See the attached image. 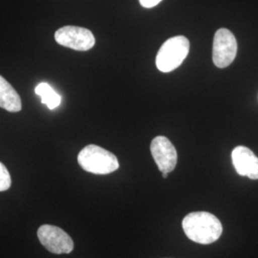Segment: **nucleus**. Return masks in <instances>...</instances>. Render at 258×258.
Here are the masks:
<instances>
[{
    "mask_svg": "<svg viewBox=\"0 0 258 258\" xmlns=\"http://www.w3.org/2000/svg\"><path fill=\"white\" fill-rule=\"evenodd\" d=\"M237 54V41L234 35L226 28L219 29L213 38L212 60L218 68H226L232 63Z\"/></svg>",
    "mask_w": 258,
    "mask_h": 258,
    "instance_id": "20e7f679",
    "label": "nucleus"
},
{
    "mask_svg": "<svg viewBox=\"0 0 258 258\" xmlns=\"http://www.w3.org/2000/svg\"><path fill=\"white\" fill-rule=\"evenodd\" d=\"M162 0H140V3L145 8H152L158 5Z\"/></svg>",
    "mask_w": 258,
    "mask_h": 258,
    "instance_id": "f8f14e48",
    "label": "nucleus"
},
{
    "mask_svg": "<svg viewBox=\"0 0 258 258\" xmlns=\"http://www.w3.org/2000/svg\"><path fill=\"white\" fill-rule=\"evenodd\" d=\"M232 164L236 172L251 180L258 179V158L249 148L239 146L231 152Z\"/></svg>",
    "mask_w": 258,
    "mask_h": 258,
    "instance_id": "6e6552de",
    "label": "nucleus"
},
{
    "mask_svg": "<svg viewBox=\"0 0 258 258\" xmlns=\"http://www.w3.org/2000/svg\"><path fill=\"white\" fill-rule=\"evenodd\" d=\"M182 226L189 239L202 245H209L217 241L223 231L220 220L207 212L188 213L183 219Z\"/></svg>",
    "mask_w": 258,
    "mask_h": 258,
    "instance_id": "f257e3e1",
    "label": "nucleus"
},
{
    "mask_svg": "<svg viewBox=\"0 0 258 258\" xmlns=\"http://www.w3.org/2000/svg\"><path fill=\"white\" fill-rule=\"evenodd\" d=\"M55 41L62 46L76 51H88L95 45L92 32L86 28L64 26L55 33Z\"/></svg>",
    "mask_w": 258,
    "mask_h": 258,
    "instance_id": "39448f33",
    "label": "nucleus"
},
{
    "mask_svg": "<svg viewBox=\"0 0 258 258\" xmlns=\"http://www.w3.org/2000/svg\"><path fill=\"white\" fill-rule=\"evenodd\" d=\"M78 163L85 171L93 174H109L119 168V161L110 151L89 145L78 155Z\"/></svg>",
    "mask_w": 258,
    "mask_h": 258,
    "instance_id": "f03ea898",
    "label": "nucleus"
},
{
    "mask_svg": "<svg viewBox=\"0 0 258 258\" xmlns=\"http://www.w3.org/2000/svg\"><path fill=\"white\" fill-rule=\"evenodd\" d=\"M152 157L161 172L170 173L174 170L178 155L174 146L164 136H158L153 139L150 145Z\"/></svg>",
    "mask_w": 258,
    "mask_h": 258,
    "instance_id": "0eeeda50",
    "label": "nucleus"
},
{
    "mask_svg": "<svg viewBox=\"0 0 258 258\" xmlns=\"http://www.w3.org/2000/svg\"><path fill=\"white\" fill-rule=\"evenodd\" d=\"M37 237L49 251L55 254L70 253L74 249V242L68 233L55 226H40L37 230Z\"/></svg>",
    "mask_w": 258,
    "mask_h": 258,
    "instance_id": "423d86ee",
    "label": "nucleus"
},
{
    "mask_svg": "<svg viewBox=\"0 0 258 258\" xmlns=\"http://www.w3.org/2000/svg\"><path fill=\"white\" fill-rule=\"evenodd\" d=\"M0 107L9 112H19L22 108L19 94L2 76H0Z\"/></svg>",
    "mask_w": 258,
    "mask_h": 258,
    "instance_id": "1a4fd4ad",
    "label": "nucleus"
},
{
    "mask_svg": "<svg viewBox=\"0 0 258 258\" xmlns=\"http://www.w3.org/2000/svg\"><path fill=\"white\" fill-rule=\"evenodd\" d=\"M189 52V40L184 36H177L167 39L160 48L156 57L159 71L169 73L178 68Z\"/></svg>",
    "mask_w": 258,
    "mask_h": 258,
    "instance_id": "7ed1b4c3",
    "label": "nucleus"
},
{
    "mask_svg": "<svg viewBox=\"0 0 258 258\" xmlns=\"http://www.w3.org/2000/svg\"><path fill=\"white\" fill-rule=\"evenodd\" d=\"M162 175H163L164 178H166V177L168 176V173H166V172H162Z\"/></svg>",
    "mask_w": 258,
    "mask_h": 258,
    "instance_id": "ddd939ff",
    "label": "nucleus"
},
{
    "mask_svg": "<svg viewBox=\"0 0 258 258\" xmlns=\"http://www.w3.org/2000/svg\"><path fill=\"white\" fill-rule=\"evenodd\" d=\"M12 184V179L7 167L0 162V191L9 189Z\"/></svg>",
    "mask_w": 258,
    "mask_h": 258,
    "instance_id": "9b49d317",
    "label": "nucleus"
},
{
    "mask_svg": "<svg viewBox=\"0 0 258 258\" xmlns=\"http://www.w3.org/2000/svg\"><path fill=\"white\" fill-rule=\"evenodd\" d=\"M36 93L40 96L42 103L46 104L51 110L56 108L61 102V97L48 83H39L36 87Z\"/></svg>",
    "mask_w": 258,
    "mask_h": 258,
    "instance_id": "9d476101",
    "label": "nucleus"
}]
</instances>
